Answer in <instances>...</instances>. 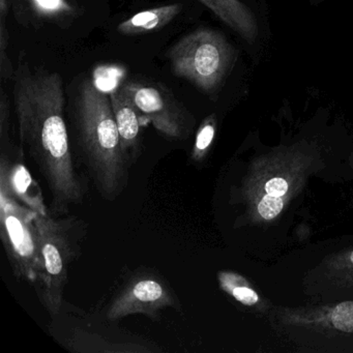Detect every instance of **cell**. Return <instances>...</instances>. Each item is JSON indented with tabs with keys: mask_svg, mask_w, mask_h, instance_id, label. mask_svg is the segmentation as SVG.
Returning <instances> with one entry per match:
<instances>
[{
	"mask_svg": "<svg viewBox=\"0 0 353 353\" xmlns=\"http://www.w3.org/2000/svg\"><path fill=\"white\" fill-rule=\"evenodd\" d=\"M39 274L37 293L51 317L63 303L70 266L81 254L86 225L75 216L37 214Z\"/></svg>",
	"mask_w": 353,
	"mask_h": 353,
	"instance_id": "cell-3",
	"label": "cell"
},
{
	"mask_svg": "<svg viewBox=\"0 0 353 353\" xmlns=\"http://www.w3.org/2000/svg\"><path fill=\"white\" fill-rule=\"evenodd\" d=\"M36 212L0 189V237L14 276L36 285L39 274Z\"/></svg>",
	"mask_w": 353,
	"mask_h": 353,
	"instance_id": "cell-5",
	"label": "cell"
},
{
	"mask_svg": "<svg viewBox=\"0 0 353 353\" xmlns=\"http://www.w3.org/2000/svg\"><path fill=\"white\" fill-rule=\"evenodd\" d=\"M176 303V296L162 279L140 274L131 279L115 295L107 309V319L117 321L127 316L142 314L157 320L161 311Z\"/></svg>",
	"mask_w": 353,
	"mask_h": 353,
	"instance_id": "cell-8",
	"label": "cell"
},
{
	"mask_svg": "<svg viewBox=\"0 0 353 353\" xmlns=\"http://www.w3.org/2000/svg\"><path fill=\"white\" fill-rule=\"evenodd\" d=\"M140 117L171 139H187L194 127L189 111L162 84L129 81L121 85Z\"/></svg>",
	"mask_w": 353,
	"mask_h": 353,
	"instance_id": "cell-7",
	"label": "cell"
},
{
	"mask_svg": "<svg viewBox=\"0 0 353 353\" xmlns=\"http://www.w3.org/2000/svg\"><path fill=\"white\" fill-rule=\"evenodd\" d=\"M221 282H222L223 288L226 289V290H230L233 296L237 301H241V303L248 305H254V303H257V293L252 290V289L248 288V287L233 286L230 283L223 282V281H221Z\"/></svg>",
	"mask_w": 353,
	"mask_h": 353,
	"instance_id": "cell-17",
	"label": "cell"
},
{
	"mask_svg": "<svg viewBox=\"0 0 353 353\" xmlns=\"http://www.w3.org/2000/svg\"><path fill=\"white\" fill-rule=\"evenodd\" d=\"M10 5H11L10 0H0V20L6 21V19H7L10 11Z\"/></svg>",
	"mask_w": 353,
	"mask_h": 353,
	"instance_id": "cell-20",
	"label": "cell"
},
{
	"mask_svg": "<svg viewBox=\"0 0 353 353\" xmlns=\"http://www.w3.org/2000/svg\"><path fill=\"white\" fill-rule=\"evenodd\" d=\"M216 134V119L214 115L204 119L196 134L195 142L191 152V159L193 162H198L205 157L208 148L214 141Z\"/></svg>",
	"mask_w": 353,
	"mask_h": 353,
	"instance_id": "cell-14",
	"label": "cell"
},
{
	"mask_svg": "<svg viewBox=\"0 0 353 353\" xmlns=\"http://www.w3.org/2000/svg\"><path fill=\"white\" fill-rule=\"evenodd\" d=\"M10 123V103L5 92H1L0 97V136L1 139H5Z\"/></svg>",
	"mask_w": 353,
	"mask_h": 353,
	"instance_id": "cell-18",
	"label": "cell"
},
{
	"mask_svg": "<svg viewBox=\"0 0 353 353\" xmlns=\"http://www.w3.org/2000/svg\"><path fill=\"white\" fill-rule=\"evenodd\" d=\"M69 305L70 307V305ZM63 310L73 317V312H70L65 303L61 305ZM71 310V307H70ZM72 311V310H71ZM74 318V317H73ZM51 332L54 338L65 348L75 352H157L159 348L148 341L134 336L131 332L112 330L113 327L99 324L98 330L92 332L84 325L77 317L71 318L59 312L53 316Z\"/></svg>",
	"mask_w": 353,
	"mask_h": 353,
	"instance_id": "cell-6",
	"label": "cell"
},
{
	"mask_svg": "<svg viewBox=\"0 0 353 353\" xmlns=\"http://www.w3.org/2000/svg\"><path fill=\"white\" fill-rule=\"evenodd\" d=\"M13 81L22 148L48 187L51 214L65 216L82 203L86 189L72 156L63 79L57 72L32 67L22 53Z\"/></svg>",
	"mask_w": 353,
	"mask_h": 353,
	"instance_id": "cell-1",
	"label": "cell"
},
{
	"mask_svg": "<svg viewBox=\"0 0 353 353\" xmlns=\"http://www.w3.org/2000/svg\"><path fill=\"white\" fill-rule=\"evenodd\" d=\"M265 191L268 195L281 197L288 191V183L283 179H272L266 183Z\"/></svg>",
	"mask_w": 353,
	"mask_h": 353,
	"instance_id": "cell-19",
	"label": "cell"
},
{
	"mask_svg": "<svg viewBox=\"0 0 353 353\" xmlns=\"http://www.w3.org/2000/svg\"><path fill=\"white\" fill-rule=\"evenodd\" d=\"M351 262L353 263V252L352 254H351Z\"/></svg>",
	"mask_w": 353,
	"mask_h": 353,
	"instance_id": "cell-21",
	"label": "cell"
},
{
	"mask_svg": "<svg viewBox=\"0 0 353 353\" xmlns=\"http://www.w3.org/2000/svg\"><path fill=\"white\" fill-rule=\"evenodd\" d=\"M332 323L343 332H353V301L340 303L332 312Z\"/></svg>",
	"mask_w": 353,
	"mask_h": 353,
	"instance_id": "cell-15",
	"label": "cell"
},
{
	"mask_svg": "<svg viewBox=\"0 0 353 353\" xmlns=\"http://www.w3.org/2000/svg\"><path fill=\"white\" fill-rule=\"evenodd\" d=\"M167 57L176 77L214 94L232 68L235 51L221 32L201 28L175 43Z\"/></svg>",
	"mask_w": 353,
	"mask_h": 353,
	"instance_id": "cell-4",
	"label": "cell"
},
{
	"mask_svg": "<svg viewBox=\"0 0 353 353\" xmlns=\"http://www.w3.org/2000/svg\"><path fill=\"white\" fill-rule=\"evenodd\" d=\"M282 208L283 201L278 196H265L258 205L260 214L265 220H272L274 216H278Z\"/></svg>",
	"mask_w": 353,
	"mask_h": 353,
	"instance_id": "cell-16",
	"label": "cell"
},
{
	"mask_svg": "<svg viewBox=\"0 0 353 353\" xmlns=\"http://www.w3.org/2000/svg\"><path fill=\"white\" fill-rule=\"evenodd\" d=\"M71 101L70 115L79 156L99 194L114 201L127 188L130 164L110 97L85 77L78 82Z\"/></svg>",
	"mask_w": 353,
	"mask_h": 353,
	"instance_id": "cell-2",
	"label": "cell"
},
{
	"mask_svg": "<svg viewBox=\"0 0 353 353\" xmlns=\"http://www.w3.org/2000/svg\"><path fill=\"white\" fill-rule=\"evenodd\" d=\"M229 28L249 43L258 36L255 16L241 0H199Z\"/></svg>",
	"mask_w": 353,
	"mask_h": 353,
	"instance_id": "cell-11",
	"label": "cell"
},
{
	"mask_svg": "<svg viewBox=\"0 0 353 353\" xmlns=\"http://www.w3.org/2000/svg\"><path fill=\"white\" fill-rule=\"evenodd\" d=\"M0 189L7 190L18 201L37 214H51L45 203L40 185L26 165L20 162L12 163L3 152L0 159Z\"/></svg>",
	"mask_w": 353,
	"mask_h": 353,
	"instance_id": "cell-9",
	"label": "cell"
},
{
	"mask_svg": "<svg viewBox=\"0 0 353 353\" xmlns=\"http://www.w3.org/2000/svg\"><path fill=\"white\" fill-rule=\"evenodd\" d=\"M34 18L48 21L65 22L75 17L76 9L68 0H26Z\"/></svg>",
	"mask_w": 353,
	"mask_h": 353,
	"instance_id": "cell-13",
	"label": "cell"
},
{
	"mask_svg": "<svg viewBox=\"0 0 353 353\" xmlns=\"http://www.w3.org/2000/svg\"><path fill=\"white\" fill-rule=\"evenodd\" d=\"M183 7L179 3L163 6L146 10L132 16L117 26V32L123 36H140L168 26L179 13Z\"/></svg>",
	"mask_w": 353,
	"mask_h": 353,
	"instance_id": "cell-12",
	"label": "cell"
},
{
	"mask_svg": "<svg viewBox=\"0 0 353 353\" xmlns=\"http://www.w3.org/2000/svg\"><path fill=\"white\" fill-rule=\"evenodd\" d=\"M111 105L121 136V148L130 165L141 154V117L123 88L111 90Z\"/></svg>",
	"mask_w": 353,
	"mask_h": 353,
	"instance_id": "cell-10",
	"label": "cell"
}]
</instances>
